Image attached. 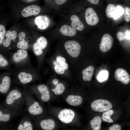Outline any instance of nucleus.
<instances>
[{
	"label": "nucleus",
	"instance_id": "obj_41",
	"mask_svg": "<svg viewBox=\"0 0 130 130\" xmlns=\"http://www.w3.org/2000/svg\"><path fill=\"white\" fill-rule=\"evenodd\" d=\"M88 1L91 3L93 4H97L99 2L98 0H88Z\"/></svg>",
	"mask_w": 130,
	"mask_h": 130
},
{
	"label": "nucleus",
	"instance_id": "obj_13",
	"mask_svg": "<svg viewBox=\"0 0 130 130\" xmlns=\"http://www.w3.org/2000/svg\"><path fill=\"white\" fill-rule=\"evenodd\" d=\"M34 22L38 28L41 30L46 29L49 26L50 20L48 17L46 15H40L36 17Z\"/></svg>",
	"mask_w": 130,
	"mask_h": 130
},
{
	"label": "nucleus",
	"instance_id": "obj_37",
	"mask_svg": "<svg viewBox=\"0 0 130 130\" xmlns=\"http://www.w3.org/2000/svg\"><path fill=\"white\" fill-rule=\"evenodd\" d=\"M17 32L15 31H13L11 32V40H14L17 37Z\"/></svg>",
	"mask_w": 130,
	"mask_h": 130
},
{
	"label": "nucleus",
	"instance_id": "obj_19",
	"mask_svg": "<svg viewBox=\"0 0 130 130\" xmlns=\"http://www.w3.org/2000/svg\"><path fill=\"white\" fill-rule=\"evenodd\" d=\"M28 112L33 115H38L41 114L43 112V109L37 101L34 102L28 107Z\"/></svg>",
	"mask_w": 130,
	"mask_h": 130
},
{
	"label": "nucleus",
	"instance_id": "obj_40",
	"mask_svg": "<svg viewBox=\"0 0 130 130\" xmlns=\"http://www.w3.org/2000/svg\"><path fill=\"white\" fill-rule=\"evenodd\" d=\"M67 1L65 0H56L55 1L56 3L58 5H61L65 3Z\"/></svg>",
	"mask_w": 130,
	"mask_h": 130
},
{
	"label": "nucleus",
	"instance_id": "obj_39",
	"mask_svg": "<svg viewBox=\"0 0 130 130\" xmlns=\"http://www.w3.org/2000/svg\"><path fill=\"white\" fill-rule=\"evenodd\" d=\"M124 33L125 38L128 39H130V30H127Z\"/></svg>",
	"mask_w": 130,
	"mask_h": 130
},
{
	"label": "nucleus",
	"instance_id": "obj_30",
	"mask_svg": "<svg viewBox=\"0 0 130 130\" xmlns=\"http://www.w3.org/2000/svg\"><path fill=\"white\" fill-rule=\"evenodd\" d=\"M108 75V72L106 70H103L99 73L98 76L97 78L99 81H103L106 79Z\"/></svg>",
	"mask_w": 130,
	"mask_h": 130
},
{
	"label": "nucleus",
	"instance_id": "obj_16",
	"mask_svg": "<svg viewBox=\"0 0 130 130\" xmlns=\"http://www.w3.org/2000/svg\"><path fill=\"white\" fill-rule=\"evenodd\" d=\"M17 78L21 83L25 84L32 82L33 79V76L30 72L23 71L18 73Z\"/></svg>",
	"mask_w": 130,
	"mask_h": 130
},
{
	"label": "nucleus",
	"instance_id": "obj_4",
	"mask_svg": "<svg viewBox=\"0 0 130 130\" xmlns=\"http://www.w3.org/2000/svg\"><path fill=\"white\" fill-rule=\"evenodd\" d=\"M91 107L94 111L102 112L111 109L112 105L110 102L107 100L99 99L93 101L91 104Z\"/></svg>",
	"mask_w": 130,
	"mask_h": 130
},
{
	"label": "nucleus",
	"instance_id": "obj_27",
	"mask_svg": "<svg viewBox=\"0 0 130 130\" xmlns=\"http://www.w3.org/2000/svg\"><path fill=\"white\" fill-rule=\"evenodd\" d=\"M115 13L113 17V19L116 20L120 17L124 13V9L121 5H117L115 6Z\"/></svg>",
	"mask_w": 130,
	"mask_h": 130
},
{
	"label": "nucleus",
	"instance_id": "obj_29",
	"mask_svg": "<svg viewBox=\"0 0 130 130\" xmlns=\"http://www.w3.org/2000/svg\"><path fill=\"white\" fill-rule=\"evenodd\" d=\"M11 32L9 30L7 31L6 33L5 36L6 39L3 40L2 44L4 46L6 47H9L11 45Z\"/></svg>",
	"mask_w": 130,
	"mask_h": 130
},
{
	"label": "nucleus",
	"instance_id": "obj_33",
	"mask_svg": "<svg viewBox=\"0 0 130 130\" xmlns=\"http://www.w3.org/2000/svg\"><path fill=\"white\" fill-rule=\"evenodd\" d=\"M6 33L5 27L3 25L0 24V45L2 44Z\"/></svg>",
	"mask_w": 130,
	"mask_h": 130
},
{
	"label": "nucleus",
	"instance_id": "obj_34",
	"mask_svg": "<svg viewBox=\"0 0 130 130\" xmlns=\"http://www.w3.org/2000/svg\"><path fill=\"white\" fill-rule=\"evenodd\" d=\"M125 20L126 21L128 22L130 21V8L128 7L124 9V13Z\"/></svg>",
	"mask_w": 130,
	"mask_h": 130
},
{
	"label": "nucleus",
	"instance_id": "obj_36",
	"mask_svg": "<svg viewBox=\"0 0 130 130\" xmlns=\"http://www.w3.org/2000/svg\"><path fill=\"white\" fill-rule=\"evenodd\" d=\"M117 36L120 41L125 38L124 33L121 32H118L117 34Z\"/></svg>",
	"mask_w": 130,
	"mask_h": 130
},
{
	"label": "nucleus",
	"instance_id": "obj_31",
	"mask_svg": "<svg viewBox=\"0 0 130 130\" xmlns=\"http://www.w3.org/2000/svg\"><path fill=\"white\" fill-rule=\"evenodd\" d=\"M17 46L20 49L26 50L28 48L29 45L27 42L24 40L19 42L17 44Z\"/></svg>",
	"mask_w": 130,
	"mask_h": 130
},
{
	"label": "nucleus",
	"instance_id": "obj_7",
	"mask_svg": "<svg viewBox=\"0 0 130 130\" xmlns=\"http://www.w3.org/2000/svg\"><path fill=\"white\" fill-rule=\"evenodd\" d=\"M85 18L87 24L91 26L95 25L99 21L98 18L96 13L91 7L88 8L86 9Z\"/></svg>",
	"mask_w": 130,
	"mask_h": 130
},
{
	"label": "nucleus",
	"instance_id": "obj_5",
	"mask_svg": "<svg viewBox=\"0 0 130 130\" xmlns=\"http://www.w3.org/2000/svg\"><path fill=\"white\" fill-rule=\"evenodd\" d=\"M47 42L45 38L41 36L39 38L33 45V50L35 55L37 56L41 55L43 50L47 46Z\"/></svg>",
	"mask_w": 130,
	"mask_h": 130
},
{
	"label": "nucleus",
	"instance_id": "obj_8",
	"mask_svg": "<svg viewBox=\"0 0 130 130\" xmlns=\"http://www.w3.org/2000/svg\"><path fill=\"white\" fill-rule=\"evenodd\" d=\"M114 77L117 81H120L124 84H127L130 81V76L127 72L122 68L117 69L114 74Z\"/></svg>",
	"mask_w": 130,
	"mask_h": 130
},
{
	"label": "nucleus",
	"instance_id": "obj_38",
	"mask_svg": "<svg viewBox=\"0 0 130 130\" xmlns=\"http://www.w3.org/2000/svg\"><path fill=\"white\" fill-rule=\"evenodd\" d=\"M25 36L26 34L25 32H21L19 33L18 37L20 40H22L24 39Z\"/></svg>",
	"mask_w": 130,
	"mask_h": 130
},
{
	"label": "nucleus",
	"instance_id": "obj_11",
	"mask_svg": "<svg viewBox=\"0 0 130 130\" xmlns=\"http://www.w3.org/2000/svg\"><path fill=\"white\" fill-rule=\"evenodd\" d=\"M41 11V8L36 5H31L28 6L22 10L21 14L24 17H27L32 15H36L39 14Z\"/></svg>",
	"mask_w": 130,
	"mask_h": 130
},
{
	"label": "nucleus",
	"instance_id": "obj_25",
	"mask_svg": "<svg viewBox=\"0 0 130 130\" xmlns=\"http://www.w3.org/2000/svg\"><path fill=\"white\" fill-rule=\"evenodd\" d=\"M114 113L113 110H109L104 112L103 114L102 118L103 121L109 123H113V120L111 118L110 116Z\"/></svg>",
	"mask_w": 130,
	"mask_h": 130
},
{
	"label": "nucleus",
	"instance_id": "obj_6",
	"mask_svg": "<svg viewBox=\"0 0 130 130\" xmlns=\"http://www.w3.org/2000/svg\"><path fill=\"white\" fill-rule=\"evenodd\" d=\"M113 39L108 33H105L103 36L100 43L99 48L103 52H106L110 49L112 46Z\"/></svg>",
	"mask_w": 130,
	"mask_h": 130
},
{
	"label": "nucleus",
	"instance_id": "obj_22",
	"mask_svg": "<svg viewBox=\"0 0 130 130\" xmlns=\"http://www.w3.org/2000/svg\"><path fill=\"white\" fill-rule=\"evenodd\" d=\"M94 68L92 66H88L84 69L82 72L83 78L85 81H90L92 77Z\"/></svg>",
	"mask_w": 130,
	"mask_h": 130
},
{
	"label": "nucleus",
	"instance_id": "obj_28",
	"mask_svg": "<svg viewBox=\"0 0 130 130\" xmlns=\"http://www.w3.org/2000/svg\"><path fill=\"white\" fill-rule=\"evenodd\" d=\"M9 65L10 63L8 60L0 54V68H7L9 67Z\"/></svg>",
	"mask_w": 130,
	"mask_h": 130
},
{
	"label": "nucleus",
	"instance_id": "obj_3",
	"mask_svg": "<svg viewBox=\"0 0 130 130\" xmlns=\"http://www.w3.org/2000/svg\"><path fill=\"white\" fill-rule=\"evenodd\" d=\"M57 115V119L61 122L69 124L73 121L75 118V113L71 109L64 108L60 110Z\"/></svg>",
	"mask_w": 130,
	"mask_h": 130
},
{
	"label": "nucleus",
	"instance_id": "obj_9",
	"mask_svg": "<svg viewBox=\"0 0 130 130\" xmlns=\"http://www.w3.org/2000/svg\"><path fill=\"white\" fill-rule=\"evenodd\" d=\"M28 56V53L26 50L20 49L13 54L11 60L15 64H20L26 60Z\"/></svg>",
	"mask_w": 130,
	"mask_h": 130
},
{
	"label": "nucleus",
	"instance_id": "obj_20",
	"mask_svg": "<svg viewBox=\"0 0 130 130\" xmlns=\"http://www.w3.org/2000/svg\"><path fill=\"white\" fill-rule=\"evenodd\" d=\"M59 31L63 35L69 37L73 36L76 33V30L75 29L67 25H63L60 28Z\"/></svg>",
	"mask_w": 130,
	"mask_h": 130
},
{
	"label": "nucleus",
	"instance_id": "obj_35",
	"mask_svg": "<svg viewBox=\"0 0 130 130\" xmlns=\"http://www.w3.org/2000/svg\"><path fill=\"white\" fill-rule=\"evenodd\" d=\"M109 130H121V127L119 125L115 124L109 127Z\"/></svg>",
	"mask_w": 130,
	"mask_h": 130
},
{
	"label": "nucleus",
	"instance_id": "obj_24",
	"mask_svg": "<svg viewBox=\"0 0 130 130\" xmlns=\"http://www.w3.org/2000/svg\"><path fill=\"white\" fill-rule=\"evenodd\" d=\"M17 130H33L32 124L30 121L25 120L19 124Z\"/></svg>",
	"mask_w": 130,
	"mask_h": 130
},
{
	"label": "nucleus",
	"instance_id": "obj_17",
	"mask_svg": "<svg viewBox=\"0 0 130 130\" xmlns=\"http://www.w3.org/2000/svg\"><path fill=\"white\" fill-rule=\"evenodd\" d=\"M65 100L69 105L76 106L80 105L83 102L82 97L79 95H74L70 93L66 97Z\"/></svg>",
	"mask_w": 130,
	"mask_h": 130
},
{
	"label": "nucleus",
	"instance_id": "obj_1",
	"mask_svg": "<svg viewBox=\"0 0 130 130\" xmlns=\"http://www.w3.org/2000/svg\"><path fill=\"white\" fill-rule=\"evenodd\" d=\"M52 65L54 71L59 75L64 74L69 68L66 59L61 56H58L53 59Z\"/></svg>",
	"mask_w": 130,
	"mask_h": 130
},
{
	"label": "nucleus",
	"instance_id": "obj_15",
	"mask_svg": "<svg viewBox=\"0 0 130 130\" xmlns=\"http://www.w3.org/2000/svg\"><path fill=\"white\" fill-rule=\"evenodd\" d=\"M22 97L21 92L17 89L11 90L7 96L6 101L8 105H11Z\"/></svg>",
	"mask_w": 130,
	"mask_h": 130
},
{
	"label": "nucleus",
	"instance_id": "obj_32",
	"mask_svg": "<svg viewBox=\"0 0 130 130\" xmlns=\"http://www.w3.org/2000/svg\"><path fill=\"white\" fill-rule=\"evenodd\" d=\"M11 118V116L10 114L3 113L0 110V122H7L9 121Z\"/></svg>",
	"mask_w": 130,
	"mask_h": 130
},
{
	"label": "nucleus",
	"instance_id": "obj_42",
	"mask_svg": "<svg viewBox=\"0 0 130 130\" xmlns=\"http://www.w3.org/2000/svg\"><path fill=\"white\" fill-rule=\"evenodd\" d=\"M23 1L26 2H31L36 1V0H22Z\"/></svg>",
	"mask_w": 130,
	"mask_h": 130
},
{
	"label": "nucleus",
	"instance_id": "obj_10",
	"mask_svg": "<svg viewBox=\"0 0 130 130\" xmlns=\"http://www.w3.org/2000/svg\"><path fill=\"white\" fill-rule=\"evenodd\" d=\"M0 92L3 94L8 91L11 84V77L7 74H4L0 77Z\"/></svg>",
	"mask_w": 130,
	"mask_h": 130
},
{
	"label": "nucleus",
	"instance_id": "obj_2",
	"mask_svg": "<svg viewBox=\"0 0 130 130\" xmlns=\"http://www.w3.org/2000/svg\"><path fill=\"white\" fill-rule=\"evenodd\" d=\"M64 47L71 58H71H76L79 56L81 48L80 45L77 41L72 40L67 41L64 43Z\"/></svg>",
	"mask_w": 130,
	"mask_h": 130
},
{
	"label": "nucleus",
	"instance_id": "obj_12",
	"mask_svg": "<svg viewBox=\"0 0 130 130\" xmlns=\"http://www.w3.org/2000/svg\"><path fill=\"white\" fill-rule=\"evenodd\" d=\"M52 87L51 90L56 95H60L63 93L65 91V87L64 84L59 82L57 78L54 79L52 81Z\"/></svg>",
	"mask_w": 130,
	"mask_h": 130
},
{
	"label": "nucleus",
	"instance_id": "obj_14",
	"mask_svg": "<svg viewBox=\"0 0 130 130\" xmlns=\"http://www.w3.org/2000/svg\"><path fill=\"white\" fill-rule=\"evenodd\" d=\"M38 90L40 94V98L43 102L48 101L51 99L50 91L48 86L45 84H41L37 86Z\"/></svg>",
	"mask_w": 130,
	"mask_h": 130
},
{
	"label": "nucleus",
	"instance_id": "obj_21",
	"mask_svg": "<svg viewBox=\"0 0 130 130\" xmlns=\"http://www.w3.org/2000/svg\"><path fill=\"white\" fill-rule=\"evenodd\" d=\"M70 20L72 21L71 25L72 27L79 31L83 30L84 26L77 16L75 15H72L70 17Z\"/></svg>",
	"mask_w": 130,
	"mask_h": 130
},
{
	"label": "nucleus",
	"instance_id": "obj_23",
	"mask_svg": "<svg viewBox=\"0 0 130 130\" xmlns=\"http://www.w3.org/2000/svg\"><path fill=\"white\" fill-rule=\"evenodd\" d=\"M102 120L99 116L94 117L90 121V125L93 130H100Z\"/></svg>",
	"mask_w": 130,
	"mask_h": 130
},
{
	"label": "nucleus",
	"instance_id": "obj_26",
	"mask_svg": "<svg viewBox=\"0 0 130 130\" xmlns=\"http://www.w3.org/2000/svg\"><path fill=\"white\" fill-rule=\"evenodd\" d=\"M116 10L115 6L114 5L110 4L108 5L106 8V13L107 16L109 18L113 17Z\"/></svg>",
	"mask_w": 130,
	"mask_h": 130
},
{
	"label": "nucleus",
	"instance_id": "obj_18",
	"mask_svg": "<svg viewBox=\"0 0 130 130\" xmlns=\"http://www.w3.org/2000/svg\"><path fill=\"white\" fill-rule=\"evenodd\" d=\"M41 128L44 130H53L55 128L56 123L52 118H47L41 120L40 123Z\"/></svg>",
	"mask_w": 130,
	"mask_h": 130
}]
</instances>
